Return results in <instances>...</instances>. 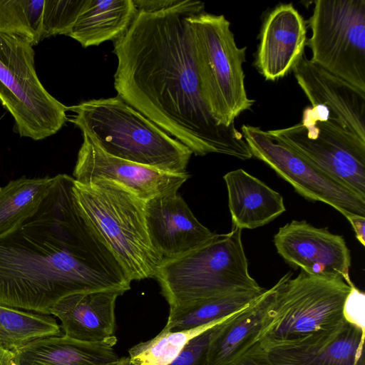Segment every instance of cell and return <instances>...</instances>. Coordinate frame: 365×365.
Wrapping results in <instances>:
<instances>
[{"mask_svg":"<svg viewBox=\"0 0 365 365\" xmlns=\"http://www.w3.org/2000/svg\"><path fill=\"white\" fill-rule=\"evenodd\" d=\"M137 13L133 0H88L67 36L84 48L115 40L125 32Z\"/></svg>","mask_w":365,"mask_h":365,"instance_id":"cell-22","label":"cell"},{"mask_svg":"<svg viewBox=\"0 0 365 365\" xmlns=\"http://www.w3.org/2000/svg\"><path fill=\"white\" fill-rule=\"evenodd\" d=\"M205 4L182 0L166 10L138 11L114 41L118 59L114 87L118 96L195 155L219 153L252 158L235 125L217 124L202 95L187 16Z\"/></svg>","mask_w":365,"mask_h":365,"instance_id":"cell-1","label":"cell"},{"mask_svg":"<svg viewBox=\"0 0 365 365\" xmlns=\"http://www.w3.org/2000/svg\"><path fill=\"white\" fill-rule=\"evenodd\" d=\"M203 99L217 124L230 127L255 101L248 98L243 63L247 47L237 46L224 15L201 12L187 16Z\"/></svg>","mask_w":365,"mask_h":365,"instance_id":"cell-7","label":"cell"},{"mask_svg":"<svg viewBox=\"0 0 365 365\" xmlns=\"http://www.w3.org/2000/svg\"><path fill=\"white\" fill-rule=\"evenodd\" d=\"M88 0H44L41 40L55 35L67 36Z\"/></svg>","mask_w":365,"mask_h":365,"instance_id":"cell-27","label":"cell"},{"mask_svg":"<svg viewBox=\"0 0 365 365\" xmlns=\"http://www.w3.org/2000/svg\"><path fill=\"white\" fill-rule=\"evenodd\" d=\"M60 327L49 314L0 305V347L15 351L44 337L59 336Z\"/></svg>","mask_w":365,"mask_h":365,"instance_id":"cell-25","label":"cell"},{"mask_svg":"<svg viewBox=\"0 0 365 365\" xmlns=\"http://www.w3.org/2000/svg\"><path fill=\"white\" fill-rule=\"evenodd\" d=\"M21 3L27 24L34 37V46L41 41L44 0H21Z\"/></svg>","mask_w":365,"mask_h":365,"instance_id":"cell-31","label":"cell"},{"mask_svg":"<svg viewBox=\"0 0 365 365\" xmlns=\"http://www.w3.org/2000/svg\"><path fill=\"white\" fill-rule=\"evenodd\" d=\"M277 253L291 266L315 276L343 279L354 286L350 251L344 237L305 220H292L274 236Z\"/></svg>","mask_w":365,"mask_h":365,"instance_id":"cell-12","label":"cell"},{"mask_svg":"<svg viewBox=\"0 0 365 365\" xmlns=\"http://www.w3.org/2000/svg\"><path fill=\"white\" fill-rule=\"evenodd\" d=\"M217 324L190 339L169 365H207L210 339Z\"/></svg>","mask_w":365,"mask_h":365,"instance_id":"cell-29","label":"cell"},{"mask_svg":"<svg viewBox=\"0 0 365 365\" xmlns=\"http://www.w3.org/2000/svg\"><path fill=\"white\" fill-rule=\"evenodd\" d=\"M54 177H21L0 187V235L31 216L48 194Z\"/></svg>","mask_w":365,"mask_h":365,"instance_id":"cell-24","label":"cell"},{"mask_svg":"<svg viewBox=\"0 0 365 365\" xmlns=\"http://www.w3.org/2000/svg\"><path fill=\"white\" fill-rule=\"evenodd\" d=\"M14 358V352L0 347V365H16Z\"/></svg>","mask_w":365,"mask_h":365,"instance_id":"cell-35","label":"cell"},{"mask_svg":"<svg viewBox=\"0 0 365 365\" xmlns=\"http://www.w3.org/2000/svg\"><path fill=\"white\" fill-rule=\"evenodd\" d=\"M364 314L365 294L355 286H353L344 302V319L365 329Z\"/></svg>","mask_w":365,"mask_h":365,"instance_id":"cell-30","label":"cell"},{"mask_svg":"<svg viewBox=\"0 0 365 365\" xmlns=\"http://www.w3.org/2000/svg\"><path fill=\"white\" fill-rule=\"evenodd\" d=\"M73 192L83 214L105 240L129 279L154 277L163 259L148 235L145 201L105 180L88 184L75 180Z\"/></svg>","mask_w":365,"mask_h":365,"instance_id":"cell-5","label":"cell"},{"mask_svg":"<svg viewBox=\"0 0 365 365\" xmlns=\"http://www.w3.org/2000/svg\"><path fill=\"white\" fill-rule=\"evenodd\" d=\"M74 182L66 174L54 176L38 210L0 235V305L49 314L73 294L130 289L131 281L81 210Z\"/></svg>","mask_w":365,"mask_h":365,"instance_id":"cell-2","label":"cell"},{"mask_svg":"<svg viewBox=\"0 0 365 365\" xmlns=\"http://www.w3.org/2000/svg\"><path fill=\"white\" fill-rule=\"evenodd\" d=\"M227 365H274L268 358L265 349L255 342L235 360Z\"/></svg>","mask_w":365,"mask_h":365,"instance_id":"cell-32","label":"cell"},{"mask_svg":"<svg viewBox=\"0 0 365 365\" xmlns=\"http://www.w3.org/2000/svg\"><path fill=\"white\" fill-rule=\"evenodd\" d=\"M125 292L105 289L81 292L59 300L49 311L58 317L64 335L87 342H101L114 336L115 305Z\"/></svg>","mask_w":365,"mask_h":365,"instance_id":"cell-18","label":"cell"},{"mask_svg":"<svg viewBox=\"0 0 365 365\" xmlns=\"http://www.w3.org/2000/svg\"><path fill=\"white\" fill-rule=\"evenodd\" d=\"M117 339L87 342L66 335L34 340L14 351L16 365H107L118 360Z\"/></svg>","mask_w":365,"mask_h":365,"instance_id":"cell-21","label":"cell"},{"mask_svg":"<svg viewBox=\"0 0 365 365\" xmlns=\"http://www.w3.org/2000/svg\"><path fill=\"white\" fill-rule=\"evenodd\" d=\"M241 133L252 157L262 161L304 198L326 203L345 217H365V199L328 175L260 127L243 125Z\"/></svg>","mask_w":365,"mask_h":365,"instance_id":"cell-11","label":"cell"},{"mask_svg":"<svg viewBox=\"0 0 365 365\" xmlns=\"http://www.w3.org/2000/svg\"><path fill=\"white\" fill-rule=\"evenodd\" d=\"M0 32L24 36L34 46V37L27 24L21 0H0Z\"/></svg>","mask_w":365,"mask_h":365,"instance_id":"cell-28","label":"cell"},{"mask_svg":"<svg viewBox=\"0 0 365 365\" xmlns=\"http://www.w3.org/2000/svg\"><path fill=\"white\" fill-rule=\"evenodd\" d=\"M68 110L76 113L70 121L108 155L167 173H186L192 152L118 96Z\"/></svg>","mask_w":365,"mask_h":365,"instance_id":"cell-3","label":"cell"},{"mask_svg":"<svg viewBox=\"0 0 365 365\" xmlns=\"http://www.w3.org/2000/svg\"><path fill=\"white\" fill-rule=\"evenodd\" d=\"M292 276L289 272L273 286L272 302L258 340L264 348L317 339L345 319L344 305L353 286L303 270Z\"/></svg>","mask_w":365,"mask_h":365,"instance_id":"cell-4","label":"cell"},{"mask_svg":"<svg viewBox=\"0 0 365 365\" xmlns=\"http://www.w3.org/2000/svg\"><path fill=\"white\" fill-rule=\"evenodd\" d=\"M154 278L170 308L200 299L260 287L248 271L242 230L216 234L182 256L163 259Z\"/></svg>","mask_w":365,"mask_h":365,"instance_id":"cell-6","label":"cell"},{"mask_svg":"<svg viewBox=\"0 0 365 365\" xmlns=\"http://www.w3.org/2000/svg\"><path fill=\"white\" fill-rule=\"evenodd\" d=\"M215 324L180 331L164 328L155 338L130 348V361L135 365H169L190 339Z\"/></svg>","mask_w":365,"mask_h":365,"instance_id":"cell-26","label":"cell"},{"mask_svg":"<svg viewBox=\"0 0 365 365\" xmlns=\"http://www.w3.org/2000/svg\"><path fill=\"white\" fill-rule=\"evenodd\" d=\"M273 287L218 323L210 339L207 365H227L258 341L272 302Z\"/></svg>","mask_w":365,"mask_h":365,"instance_id":"cell-20","label":"cell"},{"mask_svg":"<svg viewBox=\"0 0 365 365\" xmlns=\"http://www.w3.org/2000/svg\"><path fill=\"white\" fill-rule=\"evenodd\" d=\"M292 71L311 106H325L333 117L365 141V92L317 66L304 54Z\"/></svg>","mask_w":365,"mask_h":365,"instance_id":"cell-16","label":"cell"},{"mask_svg":"<svg viewBox=\"0 0 365 365\" xmlns=\"http://www.w3.org/2000/svg\"><path fill=\"white\" fill-rule=\"evenodd\" d=\"M267 132L365 199V141L333 117L325 106H307L299 123Z\"/></svg>","mask_w":365,"mask_h":365,"instance_id":"cell-9","label":"cell"},{"mask_svg":"<svg viewBox=\"0 0 365 365\" xmlns=\"http://www.w3.org/2000/svg\"><path fill=\"white\" fill-rule=\"evenodd\" d=\"M351 223L358 241L365 245V217L358 215H351L346 217Z\"/></svg>","mask_w":365,"mask_h":365,"instance_id":"cell-34","label":"cell"},{"mask_svg":"<svg viewBox=\"0 0 365 365\" xmlns=\"http://www.w3.org/2000/svg\"><path fill=\"white\" fill-rule=\"evenodd\" d=\"M365 329L344 319L317 339L265 349L274 365H365Z\"/></svg>","mask_w":365,"mask_h":365,"instance_id":"cell-17","label":"cell"},{"mask_svg":"<svg viewBox=\"0 0 365 365\" xmlns=\"http://www.w3.org/2000/svg\"><path fill=\"white\" fill-rule=\"evenodd\" d=\"M145 212L150 242L163 259L196 250L216 235L198 221L178 192L145 201Z\"/></svg>","mask_w":365,"mask_h":365,"instance_id":"cell-14","label":"cell"},{"mask_svg":"<svg viewBox=\"0 0 365 365\" xmlns=\"http://www.w3.org/2000/svg\"><path fill=\"white\" fill-rule=\"evenodd\" d=\"M232 226L242 230L268 224L286 211L283 197L243 169L226 173Z\"/></svg>","mask_w":365,"mask_h":365,"instance_id":"cell-19","label":"cell"},{"mask_svg":"<svg viewBox=\"0 0 365 365\" xmlns=\"http://www.w3.org/2000/svg\"><path fill=\"white\" fill-rule=\"evenodd\" d=\"M254 62L267 81H275L293 70L304 55L307 26L292 3L280 4L265 16Z\"/></svg>","mask_w":365,"mask_h":365,"instance_id":"cell-15","label":"cell"},{"mask_svg":"<svg viewBox=\"0 0 365 365\" xmlns=\"http://www.w3.org/2000/svg\"><path fill=\"white\" fill-rule=\"evenodd\" d=\"M107 365H135V364H133L132 363H130L129 357L124 356L120 359H118V360H117L116 361L108 364Z\"/></svg>","mask_w":365,"mask_h":365,"instance_id":"cell-36","label":"cell"},{"mask_svg":"<svg viewBox=\"0 0 365 365\" xmlns=\"http://www.w3.org/2000/svg\"><path fill=\"white\" fill-rule=\"evenodd\" d=\"M266 289L240 290L204 298L170 308L165 329L180 331L217 324L242 309Z\"/></svg>","mask_w":365,"mask_h":365,"instance_id":"cell-23","label":"cell"},{"mask_svg":"<svg viewBox=\"0 0 365 365\" xmlns=\"http://www.w3.org/2000/svg\"><path fill=\"white\" fill-rule=\"evenodd\" d=\"M138 11L157 12L171 9L182 0H133Z\"/></svg>","mask_w":365,"mask_h":365,"instance_id":"cell-33","label":"cell"},{"mask_svg":"<svg viewBox=\"0 0 365 365\" xmlns=\"http://www.w3.org/2000/svg\"><path fill=\"white\" fill-rule=\"evenodd\" d=\"M306 46L312 63L365 92V0H317Z\"/></svg>","mask_w":365,"mask_h":365,"instance_id":"cell-10","label":"cell"},{"mask_svg":"<svg viewBox=\"0 0 365 365\" xmlns=\"http://www.w3.org/2000/svg\"><path fill=\"white\" fill-rule=\"evenodd\" d=\"M83 135V141L73 173L78 182H113L147 201L160 195L178 192L190 178L187 172L167 173L112 156Z\"/></svg>","mask_w":365,"mask_h":365,"instance_id":"cell-13","label":"cell"},{"mask_svg":"<svg viewBox=\"0 0 365 365\" xmlns=\"http://www.w3.org/2000/svg\"><path fill=\"white\" fill-rule=\"evenodd\" d=\"M34 56L29 39L0 32V101L13 116L20 136L38 140L63 127L68 107L41 83Z\"/></svg>","mask_w":365,"mask_h":365,"instance_id":"cell-8","label":"cell"}]
</instances>
